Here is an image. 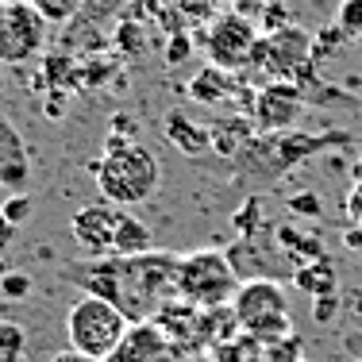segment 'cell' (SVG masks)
I'll return each instance as SVG.
<instances>
[{
    "mask_svg": "<svg viewBox=\"0 0 362 362\" xmlns=\"http://www.w3.org/2000/svg\"><path fill=\"white\" fill-rule=\"evenodd\" d=\"M93 177H97V193L105 201L119 204V209H132V204H143L158 193L162 166L151 146L124 143V146L105 151L100 162H93Z\"/></svg>",
    "mask_w": 362,
    "mask_h": 362,
    "instance_id": "obj_1",
    "label": "cell"
},
{
    "mask_svg": "<svg viewBox=\"0 0 362 362\" xmlns=\"http://www.w3.org/2000/svg\"><path fill=\"white\" fill-rule=\"evenodd\" d=\"M127 327H132V320H127L124 308L112 305L108 297H97V293H85L81 300L70 305V313H66V339H70V347L85 351L93 358L116 355Z\"/></svg>",
    "mask_w": 362,
    "mask_h": 362,
    "instance_id": "obj_2",
    "label": "cell"
},
{
    "mask_svg": "<svg viewBox=\"0 0 362 362\" xmlns=\"http://www.w3.org/2000/svg\"><path fill=\"white\" fill-rule=\"evenodd\" d=\"M239 270L231 262V255L223 251H189L185 258L177 262V300H189L197 308H220V305H231L239 289Z\"/></svg>",
    "mask_w": 362,
    "mask_h": 362,
    "instance_id": "obj_3",
    "label": "cell"
},
{
    "mask_svg": "<svg viewBox=\"0 0 362 362\" xmlns=\"http://www.w3.org/2000/svg\"><path fill=\"white\" fill-rule=\"evenodd\" d=\"M231 308H235V316H239V327H243L247 335H255L262 347L281 343L286 335H293L289 297L274 278L239 281L235 297H231Z\"/></svg>",
    "mask_w": 362,
    "mask_h": 362,
    "instance_id": "obj_4",
    "label": "cell"
},
{
    "mask_svg": "<svg viewBox=\"0 0 362 362\" xmlns=\"http://www.w3.org/2000/svg\"><path fill=\"white\" fill-rule=\"evenodd\" d=\"M47 28L50 23L35 12L31 0H8L0 4V66H20L35 62L47 50Z\"/></svg>",
    "mask_w": 362,
    "mask_h": 362,
    "instance_id": "obj_5",
    "label": "cell"
},
{
    "mask_svg": "<svg viewBox=\"0 0 362 362\" xmlns=\"http://www.w3.org/2000/svg\"><path fill=\"white\" fill-rule=\"evenodd\" d=\"M255 47H258V31H255L251 16H243V12H223L204 31V54H209V62L228 74L251 70Z\"/></svg>",
    "mask_w": 362,
    "mask_h": 362,
    "instance_id": "obj_6",
    "label": "cell"
},
{
    "mask_svg": "<svg viewBox=\"0 0 362 362\" xmlns=\"http://www.w3.org/2000/svg\"><path fill=\"white\" fill-rule=\"evenodd\" d=\"M308 62H313V35L300 28H281V31H270L266 39H258L251 66H262L270 77L286 81L297 70H308Z\"/></svg>",
    "mask_w": 362,
    "mask_h": 362,
    "instance_id": "obj_7",
    "label": "cell"
},
{
    "mask_svg": "<svg viewBox=\"0 0 362 362\" xmlns=\"http://www.w3.org/2000/svg\"><path fill=\"white\" fill-rule=\"evenodd\" d=\"M119 216H124V209H119V204H112V201L85 204V209L74 212L70 235H74V243L85 251V258H108V255H116Z\"/></svg>",
    "mask_w": 362,
    "mask_h": 362,
    "instance_id": "obj_8",
    "label": "cell"
},
{
    "mask_svg": "<svg viewBox=\"0 0 362 362\" xmlns=\"http://www.w3.org/2000/svg\"><path fill=\"white\" fill-rule=\"evenodd\" d=\"M300 100H305V93H300L293 81L266 85V89L258 93V100H255L258 127H262V132H289V127L297 124V116H300Z\"/></svg>",
    "mask_w": 362,
    "mask_h": 362,
    "instance_id": "obj_9",
    "label": "cell"
},
{
    "mask_svg": "<svg viewBox=\"0 0 362 362\" xmlns=\"http://www.w3.org/2000/svg\"><path fill=\"white\" fill-rule=\"evenodd\" d=\"M116 358L124 362H177V347L158 320H135L127 327L124 343L116 347Z\"/></svg>",
    "mask_w": 362,
    "mask_h": 362,
    "instance_id": "obj_10",
    "label": "cell"
},
{
    "mask_svg": "<svg viewBox=\"0 0 362 362\" xmlns=\"http://www.w3.org/2000/svg\"><path fill=\"white\" fill-rule=\"evenodd\" d=\"M28 181H31V158H28V146H23V135L0 112V185L8 193H23Z\"/></svg>",
    "mask_w": 362,
    "mask_h": 362,
    "instance_id": "obj_11",
    "label": "cell"
},
{
    "mask_svg": "<svg viewBox=\"0 0 362 362\" xmlns=\"http://www.w3.org/2000/svg\"><path fill=\"white\" fill-rule=\"evenodd\" d=\"M166 139L174 143L185 158H197V154L212 151V127L193 124L185 112H170L166 116Z\"/></svg>",
    "mask_w": 362,
    "mask_h": 362,
    "instance_id": "obj_12",
    "label": "cell"
},
{
    "mask_svg": "<svg viewBox=\"0 0 362 362\" xmlns=\"http://www.w3.org/2000/svg\"><path fill=\"white\" fill-rule=\"evenodd\" d=\"M151 247H154L151 228H146L139 216L124 212V216H119V231H116V255L119 258H132V255H146Z\"/></svg>",
    "mask_w": 362,
    "mask_h": 362,
    "instance_id": "obj_13",
    "label": "cell"
},
{
    "mask_svg": "<svg viewBox=\"0 0 362 362\" xmlns=\"http://www.w3.org/2000/svg\"><path fill=\"white\" fill-rule=\"evenodd\" d=\"M212 362H266V347L255 335L239 332V335H231V339L212 347Z\"/></svg>",
    "mask_w": 362,
    "mask_h": 362,
    "instance_id": "obj_14",
    "label": "cell"
},
{
    "mask_svg": "<svg viewBox=\"0 0 362 362\" xmlns=\"http://www.w3.org/2000/svg\"><path fill=\"white\" fill-rule=\"evenodd\" d=\"M189 97L201 100V105H220V100L228 97V70H220V66H204V70L189 81Z\"/></svg>",
    "mask_w": 362,
    "mask_h": 362,
    "instance_id": "obj_15",
    "label": "cell"
},
{
    "mask_svg": "<svg viewBox=\"0 0 362 362\" xmlns=\"http://www.w3.org/2000/svg\"><path fill=\"white\" fill-rule=\"evenodd\" d=\"M293 281H297L305 293H313V297H332L335 293V270H332V262H324V258H313L308 266H300Z\"/></svg>",
    "mask_w": 362,
    "mask_h": 362,
    "instance_id": "obj_16",
    "label": "cell"
},
{
    "mask_svg": "<svg viewBox=\"0 0 362 362\" xmlns=\"http://www.w3.org/2000/svg\"><path fill=\"white\" fill-rule=\"evenodd\" d=\"M0 362H28V332L4 316H0Z\"/></svg>",
    "mask_w": 362,
    "mask_h": 362,
    "instance_id": "obj_17",
    "label": "cell"
},
{
    "mask_svg": "<svg viewBox=\"0 0 362 362\" xmlns=\"http://www.w3.org/2000/svg\"><path fill=\"white\" fill-rule=\"evenodd\" d=\"M0 216H4L12 228H23V223H31L35 216V197L23 189V193H8L4 201H0Z\"/></svg>",
    "mask_w": 362,
    "mask_h": 362,
    "instance_id": "obj_18",
    "label": "cell"
},
{
    "mask_svg": "<svg viewBox=\"0 0 362 362\" xmlns=\"http://www.w3.org/2000/svg\"><path fill=\"white\" fill-rule=\"evenodd\" d=\"M31 4H35V12L47 23H70L74 16L85 8V0H31Z\"/></svg>",
    "mask_w": 362,
    "mask_h": 362,
    "instance_id": "obj_19",
    "label": "cell"
},
{
    "mask_svg": "<svg viewBox=\"0 0 362 362\" xmlns=\"http://www.w3.org/2000/svg\"><path fill=\"white\" fill-rule=\"evenodd\" d=\"M335 28H339L351 42L362 39V0H339V12H335Z\"/></svg>",
    "mask_w": 362,
    "mask_h": 362,
    "instance_id": "obj_20",
    "label": "cell"
},
{
    "mask_svg": "<svg viewBox=\"0 0 362 362\" xmlns=\"http://www.w3.org/2000/svg\"><path fill=\"white\" fill-rule=\"evenodd\" d=\"M0 297H8V300H28V297H31V278H28L23 270L4 274V278H0Z\"/></svg>",
    "mask_w": 362,
    "mask_h": 362,
    "instance_id": "obj_21",
    "label": "cell"
},
{
    "mask_svg": "<svg viewBox=\"0 0 362 362\" xmlns=\"http://www.w3.org/2000/svg\"><path fill=\"white\" fill-rule=\"evenodd\" d=\"M266 362H300V339L286 335L281 343H270L266 347Z\"/></svg>",
    "mask_w": 362,
    "mask_h": 362,
    "instance_id": "obj_22",
    "label": "cell"
},
{
    "mask_svg": "<svg viewBox=\"0 0 362 362\" xmlns=\"http://www.w3.org/2000/svg\"><path fill=\"white\" fill-rule=\"evenodd\" d=\"M119 8H124V0H85V8L77 16L89 20V23H100V20H108V16H116Z\"/></svg>",
    "mask_w": 362,
    "mask_h": 362,
    "instance_id": "obj_23",
    "label": "cell"
},
{
    "mask_svg": "<svg viewBox=\"0 0 362 362\" xmlns=\"http://www.w3.org/2000/svg\"><path fill=\"white\" fill-rule=\"evenodd\" d=\"M116 47L127 50V54H139V50H143V28H135V23H119Z\"/></svg>",
    "mask_w": 362,
    "mask_h": 362,
    "instance_id": "obj_24",
    "label": "cell"
},
{
    "mask_svg": "<svg viewBox=\"0 0 362 362\" xmlns=\"http://www.w3.org/2000/svg\"><path fill=\"white\" fill-rule=\"evenodd\" d=\"M262 28H266V31H281V28H289V12H286V4H281V0H270V4H266V12H262Z\"/></svg>",
    "mask_w": 362,
    "mask_h": 362,
    "instance_id": "obj_25",
    "label": "cell"
},
{
    "mask_svg": "<svg viewBox=\"0 0 362 362\" xmlns=\"http://www.w3.org/2000/svg\"><path fill=\"white\" fill-rule=\"evenodd\" d=\"M289 209H293V212H305V216H320V201H316L313 193L289 197Z\"/></svg>",
    "mask_w": 362,
    "mask_h": 362,
    "instance_id": "obj_26",
    "label": "cell"
},
{
    "mask_svg": "<svg viewBox=\"0 0 362 362\" xmlns=\"http://www.w3.org/2000/svg\"><path fill=\"white\" fill-rule=\"evenodd\" d=\"M189 50H193V42H189V35H174V42H170V50H166V58H170V62H185V58H189Z\"/></svg>",
    "mask_w": 362,
    "mask_h": 362,
    "instance_id": "obj_27",
    "label": "cell"
},
{
    "mask_svg": "<svg viewBox=\"0 0 362 362\" xmlns=\"http://www.w3.org/2000/svg\"><path fill=\"white\" fill-rule=\"evenodd\" d=\"M50 362H105V358H93V355H85V351H74V347H66V351H58Z\"/></svg>",
    "mask_w": 362,
    "mask_h": 362,
    "instance_id": "obj_28",
    "label": "cell"
},
{
    "mask_svg": "<svg viewBox=\"0 0 362 362\" xmlns=\"http://www.w3.org/2000/svg\"><path fill=\"white\" fill-rule=\"evenodd\" d=\"M347 212H351V220L362 223V185L351 189V197H347Z\"/></svg>",
    "mask_w": 362,
    "mask_h": 362,
    "instance_id": "obj_29",
    "label": "cell"
},
{
    "mask_svg": "<svg viewBox=\"0 0 362 362\" xmlns=\"http://www.w3.org/2000/svg\"><path fill=\"white\" fill-rule=\"evenodd\" d=\"M332 313H335V297H316V320L327 324V320H332Z\"/></svg>",
    "mask_w": 362,
    "mask_h": 362,
    "instance_id": "obj_30",
    "label": "cell"
},
{
    "mask_svg": "<svg viewBox=\"0 0 362 362\" xmlns=\"http://www.w3.org/2000/svg\"><path fill=\"white\" fill-rule=\"evenodd\" d=\"M112 132H119V135H132V139H135V132H139V124H135L132 116H116V119H112Z\"/></svg>",
    "mask_w": 362,
    "mask_h": 362,
    "instance_id": "obj_31",
    "label": "cell"
},
{
    "mask_svg": "<svg viewBox=\"0 0 362 362\" xmlns=\"http://www.w3.org/2000/svg\"><path fill=\"white\" fill-rule=\"evenodd\" d=\"M12 235H16V228H12V223H8L4 216H0V255H4L8 247H12Z\"/></svg>",
    "mask_w": 362,
    "mask_h": 362,
    "instance_id": "obj_32",
    "label": "cell"
},
{
    "mask_svg": "<svg viewBox=\"0 0 362 362\" xmlns=\"http://www.w3.org/2000/svg\"><path fill=\"white\" fill-rule=\"evenodd\" d=\"M105 362H124V358H116V355H108V358H105Z\"/></svg>",
    "mask_w": 362,
    "mask_h": 362,
    "instance_id": "obj_33",
    "label": "cell"
},
{
    "mask_svg": "<svg viewBox=\"0 0 362 362\" xmlns=\"http://www.w3.org/2000/svg\"><path fill=\"white\" fill-rule=\"evenodd\" d=\"M209 4H220V0H209Z\"/></svg>",
    "mask_w": 362,
    "mask_h": 362,
    "instance_id": "obj_34",
    "label": "cell"
},
{
    "mask_svg": "<svg viewBox=\"0 0 362 362\" xmlns=\"http://www.w3.org/2000/svg\"><path fill=\"white\" fill-rule=\"evenodd\" d=\"M0 4H8V0H0Z\"/></svg>",
    "mask_w": 362,
    "mask_h": 362,
    "instance_id": "obj_35",
    "label": "cell"
},
{
    "mask_svg": "<svg viewBox=\"0 0 362 362\" xmlns=\"http://www.w3.org/2000/svg\"><path fill=\"white\" fill-rule=\"evenodd\" d=\"M0 81H4V77H0Z\"/></svg>",
    "mask_w": 362,
    "mask_h": 362,
    "instance_id": "obj_36",
    "label": "cell"
}]
</instances>
